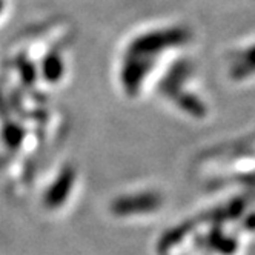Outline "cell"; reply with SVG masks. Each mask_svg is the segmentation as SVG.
Instances as JSON below:
<instances>
[{"instance_id": "obj_6", "label": "cell", "mask_w": 255, "mask_h": 255, "mask_svg": "<svg viewBox=\"0 0 255 255\" xmlns=\"http://www.w3.org/2000/svg\"><path fill=\"white\" fill-rule=\"evenodd\" d=\"M0 117H2V120H9L8 117V106L5 105V100L2 97V94H0Z\"/></svg>"}, {"instance_id": "obj_3", "label": "cell", "mask_w": 255, "mask_h": 255, "mask_svg": "<svg viewBox=\"0 0 255 255\" xmlns=\"http://www.w3.org/2000/svg\"><path fill=\"white\" fill-rule=\"evenodd\" d=\"M65 72V65L63 60L60 57V54L56 51H51L46 54V57L43 59L42 63V76L45 80H48L49 83H57Z\"/></svg>"}, {"instance_id": "obj_7", "label": "cell", "mask_w": 255, "mask_h": 255, "mask_svg": "<svg viewBox=\"0 0 255 255\" xmlns=\"http://www.w3.org/2000/svg\"><path fill=\"white\" fill-rule=\"evenodd\" d=\"M3 11V0H0V12Z\"/></svg>"}, {"instance_id": "obj_4", "label": "cell", "mask_w": 255, "mask_h": 255, "mask_svg": "<svg viewBox=\"0 0 255 255\" xmlns=\"http://www.w3.org/2000/svg\"><path fill=\"white\" fill-rule=\"evenodd\" d=\"M2 140L11 151H17L25 140V129L17 122L6 120L2 129Z\"/></svg>"}, {"instance_id": "obj_5", "label": "cell", "mask_w": 255, "mask_h": 255, "mask_svg": "<svg viewBox=\"0 0 255 255\" xmlns=\"http://www.w3.org/2000/svg\"><path fill=\"white\" fill-rule=\"evenodd\" d=\"M17 66H19V69H20L22 82L26 86H32L34 82H35V77H37V72H35L34 65L28 59H25L23 56H20L19 59H17Z\"/></svg>"}, {"instance_id": "obj_2", "label": "cell", "mask_w": 255, "mask_h": 255, "mask_svg": "<svg viewBox=\"0 0 255 255\" xmlns=\"http://www.w3.org/2000/svg\"><path fill=\"white\" fill-rule=\"evenodd\" d=\"M158 206V197L154 194H141L120 197L111 205V211L116 215H131L137 212H149Z\"/></svg>"}, {"instance_id": "obj_1", "label": "cell", "mask_w": 255, "mask_h": 255, "mask_svg": "<svg viewBox=\"0 0 255 255\" xmlns=\"http://www.w3.org/2000/svg\"><path fill=\"white\" fill-rule=\"evenodd\" d=\"M74 181H76V169L71 165L63 166L43 197L45 206L48 209L60 208L68 200V197L72 191V186H74Z\"/></svg>"}]
</instances>
